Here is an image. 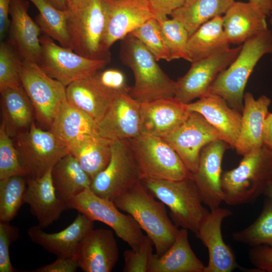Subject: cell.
<instances>
[{"label": "cell", "instance_id": "1", "mask_svg": "<svg viewBox=\"0 0 272 272\" xmlns=\"http://www.w3.org/2000/svg\"><path fill=\"white\" fill-rule=\"evenodd\" d=\"M131 215L152 241L156 255H163L172 245L179 230L169 218L165 205L157 201L141 181L114 201Z\"/></svg>", "mask_w": 272, "mask_h": 272}, {"label": "cell", "instance_id": "2", "mask_svg": "<svg viewBox=\"0 0 272 272\" xmlns=\"http://www.w3.org/2000/svg\"><path fill=\"white\" fill-rule=\"evenodd\" d=\"M121 40L120 58L134 78L130 95L140 103L174 97L175 82L161 69L142 42L130 33Z\"/></svg>", "mask_w": 272, "mask_h": 272}, {"label": "cell", "instance_id": "3", "mask_svg": "<svg viewBox=\"0 0 272 272\" xmlns=\"http://www.w3.org/2000/svg\"><path fill=\"white\" fill-rule=\"evenodd\" d=\"M272 182V150L263 146L243 156L238 166L223 172L224 201L230 206L250 203Z\"/></svg>", "mask_w": 272, "mask_h": 272}, {"label": "cell", "instance_id": "4", "mask_svg": "<svg viewBox=\"0 0 272 272\" xmlns=\"http://www.w3.org/2000/svg\"><path fill=\"white\" fill-rule=\"evenodd\" d=\"M269 53H272V33L267 29L242 44L237 57L219 74L209 93L222 98L230 107L241 113L248 79L258 61Z\"/></svg>", "mask_w": 272, "mask_h": 272}, {"label": "cell", "instance_id": "5", "mask_svg": "<svg viewBox=\"0 0 272 272\" xmlns=\"http://www.w3.org/2000/svg\"><path fill=\"white\" fill-rule=\"evenodd\" d=\"M142 184L170 210L177 227L196 233L199 224L209 212L202 206L198 188L192 178L181 180L146 179Z\"/></svg>", "mask_w": 272, "mask_h": 272}, {"label": "cell", "instance_id": "6", "mask_svg": "<svg viewBox=\"0 0 272 272\" xmlns=\"http://www.w3.org/2000/svg\"><path fill=\"white\" fill-rule=\"evenodd\" d=\"M66 27L70 48L91 59L110 60L102 48L106 12L102 0H82L68 9Z\"/></svg>", "mask_w": 272, "mask_h": 272}, {"label": "cell", "instance_id": "7", "mask_svg": "<svg viewBox=\"0 0 272 272\" xmlns=\"http://www.w3.org/2000/svg\"><path fill=\"white\" fill-rule=\"evenodd\" d=\"M129 141L141 180L192 178L177 152L161 138L141 134Z\"/></svg>", "mask_w": 272, "mask_h": 272}, {"label": "cell", "instance_id": "8", "mask_svg": "<svg viewBox=\"0 0 272 272\" xmlns=\"http://www.w3.org/2000/svg\"><path fill=\"white\" fill-rule=\"evenodd\" d=\"M69 209H74L93 221H99L110 227L115 234L136 249L145 235L142 229L129 214L120 212L114 202L94 193L90 188L68 199Z\"/></svg>", "mask_w": 272, "mask_h": 272}, {"label": "cell", "instance_id": "9", "mask_svg": "<svg viewBox=\"0 0 272 272\" xmlns=\"http://www.w3.org/2000/svg\"><path fill=\"white\" fill-rule=\"evenodd\" d=\"M15 137L16 148L27 171L28 179L42 176L70 153L67 146L50 130L37 127L34 121L27 130L17 133Z\"/></svg>", "mask_w": 272, "mask_h": 272}, {"label": "cell", "instance_id": "10", "mask_svg": "<svg viewBox=\"0 0 272 272\" xmlns=\"http://www.w3.org/2000/svg\"><path fill=\"white\" fill-rule=\"evenodd\" d=\"M141 181L129 140L111 141V157L106 167L92 180L90 189L113 201Z\"/></svg>", "mask_w": 272, "mask_h": 272}, {"label": "cell", "instance_id": "11", "mask_svg": "<svg viewBox=\"0 0 272 272\" xmlns=\"http://www.w3.org/2000/svg\"><path fill=\"white\" fill-rule=\"evenodd\" d=\"M41 57L38 64L49 77L65 86L95 75L110 60H95L79 55L71 48L59 46L49 37L40 36Z\"/></svg>", "mask_w": 272, "mask_h": 272}, {"label": "cell", "instance_id": "12", "mask_svg": "<svg viewBox=\"0 0 272 272\" xmlns=\"http://www.w3.org/2000/svg\"><path fill=\"white\" fill-rule=\"evenodd\" d=\"M20 76L37 120L50 128L60 104L66 98V87L47 75L37 63L24 59Z\"/></svg>", "mask_w": 272, "mask_h": 272}, {"label": "cell", "instance_id": "13", "mask_svg": "<svg viewBox=\"0 0 272 272\" xmlns=\"http://www.w3.org/2000/svg\"><path fill=\"white\" fill-rule=\"evenodd\" d=\"M241 47L229 48L192 62L186 74L175 82L174 98L187 104L208 94L217 76L235 59Z\"/></svg>", "mask_w": 272, "mask_h": 272}, {"label": "cell", "instance_id": "14", "mask_svg": "<svg viewBox=\"0 0 272 272\" xmlns=\"http://www.w3.org/2000/svg\"><path fill=\"white\" fill-rule=\"evenodd\" d=\"M161 138L174 149L192 174L197 169L202 149L213 141L222 140L202 115L193 111L177 129Z\"/></svg>", "mask_w": 272, "mask_h": 272}, {"label": "cell", "instance_id": "15", "mask_svg": "<svg viewBox=\"0 0 272 272\" xmlns=\"http://www.w3.org/2000/svg\"><path fill=\"white\" fill-rule=\"evenodd\" d=\"M106 22L102 41L103 51L110 55L109 49L117 41L145 22L155 18L148 0H102Z\"/></svg>", "mask_w": 272, "mask_h": 272}, {"label": "cell", "instance_id": "16", "mask_svg": "<svg viewBox=\"0 0 272 272\" xmlns=\"http://www.w3.org/2000/svg\"><path fill=\"white\" fill-rule=\"evenodd\" d=\"M141 127L140 103L127 91L117 92L97 123V133L111 141L135 138L141 134Z\"/></svg>", "mask_w": 272, "mask_h": 272}, {"label": "cell", "instance_id": "17", "mask_svg": "<svg viewBox=\"0 0 272 272\" xmlns=\"http://www.w3.org/2000/svg\"><path fill=\"white\" fill-rule=\"evenodd\" d=\"M230 146L223 140L213 141L201 150L196 171L192 178L199 191L202 202L211 211L220 207L224 201L221 186L222 163Z\"/></svg>", "mask_w": 272, "mask_h": 272}, {"label": "cell", "instance_id": "18", "mask_svg": "<svg viewBox=\"0 0 272 272\" xmlns=\"http://www.w3.org/2000/svg\"><path fill=\"white\" fill-rule=\"evenodd\" d=\"M232 214L229 209L219 207L211 210L199 224L195 234L209 253L203 272H231L238 267L234 254L222 234L223 221Z\"/></svg>", "mask_w": 272, "mask_h": 272}, {"label": "cell", "instance_id": "19", "mask_svg": "<svg viewBox=\"0 0 272 272\" xmlns=\"http://www.w3.org/2000/svg\"><path fill=\"white\" fill-rule=\"evenodd\" d=\"M118 256L112 230L92 229L80 242L75 257L84 272H110L115 266Z\"/></svg>", "mask_w": 272, "mask_h": 272}, {"label": "cell", "instance_id": "20", "mask_svg": "<svg viewBox=\"0 0 272 272\" xmlns=\"http://www.w3.org/2000/svg\"><path fill=\"white\" fill-rule=\"evenodd\" d=\"M141 134L164 137L177 129L187 118V104L172 97L140 103Z\"/></svg>", "mask_w": 272, "mask_h": 272}, {"label": "cell", "instance_id": "21", "mask_svg": "<svg viewBox=\"0 0 272 272\" xmlns=\"http://www.w3.org/2000/svg\"><path fill=\"white\" fill-rule=\"evenodd\" d=\"M190 112L202 115L220 133L231 148H235L239 135L242 114L222 98L208 93L187 104Z\"/></svg>", "mask_w": 272, "mask_h": 272}, {"label": "cell", "instance_id": "22", "mask_svg": "<svg viewBox=\"0 0 272 272\" xmlns=\"http://www.w3.org/2000/svg\"><path fill=\"white\" fill-rule=\"evenodd\" d=\"M24 0H11L9 42L23 59L38 63L41 57V29L28 13Z\"/></svg>", "mask_w": 272, "mask_h": 272}, {"label": "cell", "instance_id": "23", "mask_svg": "<svg viewBox=\"0 0 272 272\" xmlns=\"http://www.w3.org/2000/svg\"><path fill=\"white\" fill-rule=\"evenodd\" d=\"M94 221L79 213L73 222L62 230L48 233L39 225L27 230L31 240L57 257L75 256L78 244L93 229Z\"/></svg>", "mask_w": 272, "mask_h": 272}, {"label": "cell", "instance_id": "24", "mask_svg": "<svg viewBox=\"0 0 272 272\" xmlns=\"http://www.w3.org/2000/svg\"><path fill=\"white\" fill-rule=\"evenodd\" d=\"M52 169L39 178L27 180L24 203L29 205L32 214L42 228L57 221L62 213L69 209L66 203L56 194L52 179Z\"/></svg>", "mask_w": 272, "mask_h": 272}, {"label": "cell", "instance_id": "25", "mask_svg": "<svg viewBox=\"0 0 272 272\" xmlns=\"http://www.w3.org/2000/svg\"><path fill=\"white\" fill-rule=\"evenodd\" d=\"M267 17L253 3L234 1L223 16L224 31L229 43L242 44L268 29Z\"/></svg>", "mask_w": 272, "mask_h": 272}, {"label": "cell", "instance_id": "26", "mask_svg": "<svg viewBox=\"0 0 272 272\" xmlns=\"http://www.w3.org/2000/svg\"><path fill=\"white\" fill-rule=\"evenodd\" d=\"M271 100L265 95L255 99L250 92L244 93L241 128L235 148L242 156L263 146L262 131Z\"/></svg>", "mask_w": 272, "mask_h": 272}, {"label": "cell", "instance_id": "27", "mask_svg": "<svg viewBox=\"0 0 272 272\" xmlns=\"http://www.w3.org/2000/svg\"><path fill=\"white\" fill-rule=\"evenodd\" d=\"M96 74L67 85L66 96L71 104L88 114L97 123L104 114L117 92L103 86Z\"/></svg>", "mask_w": 272, "mask_h": 272}, {"label": "cell", "instance_id": "28", "mask_svg": "<svg viewBox=\"0 0 272 272\" xmlns=\"http://www.w3.org/2000/svg\"><path fill=\"white\" fill-rule=\"evenodd\" d=\"M188 230H179L174 242L162 255L154 254L148 272H203L205 265L191 249Z\"/></svg>", "mask_w": 272, "mask_h": 272}, {"label": "cell", "instance_id": "29", "mask_svg": "<svg viewBox=\"0 0 272 272\" xmlns=\"http://www.w3.org/2000/svg\"><path fill=\"white\" fill-rule=\"evenodd\" d=\"M111 140L98 133L87 134L69 145L70 153L92 179L104 170L111 157Z\"/></svg>", "mask_w": 272, "mask_h": 272}, {"label": "cell", "instance_id": "30", "mask_svg": "<svg viewBox=\"0 0 272 272\" xmlns=\"http://www.w3.org/2000/svg\"><path fill=\"white\" fill-rule=\"evenodd\" d=\"M50 130L68 145L80 137L97 133V123L88 114L65 99L60 104Z\"/></svg>", "mask_w": 272, "mask_h": 272}, {"label": "cell", "instance_id": "31", "mask_svg": "<svg viewBox=\"0 0 272 272\" xmlns=\"http://www.w3.org/2000/svg\"><path fill=\"white\" fill-rule=\"evenodd\" d=\"M223 16L202 25L189 37L187 51L190 62L196 61L230 48L224 31Z\"/></svg>", "mask_w": 272, "mask_h": 272}, {"label": "cell", "instance_id": "32", "mask_svg": "<svg viewBox=\"0 0 272 272\" xmlns=\"http://www.w3.org/2000/svg\"><path fill=\"white\" fill-rule=\"evenodd\" d=\"M51 176L57 196L65 202L88 188L92 179L70 153L52 168Z\"/></svg>", "mask_w": 272, "mask_h": 272}, {"label": "cell", "instance_id": "33", "mask_svg": "<svg viewBox=\"0 0 272 272\" xmlns=\"http://www.w3.org/2000/svg\"><path fill=\"white\" fill-rule=\"evenodd\" d=\"M3 120L8 132L16 135L33 122L34 109L23 87L0 91Z\"/></svg>", "mask_w": 272, "mask_h": 272}, {"label": "cell", "instance_id": "34", "mask_svg": "<svg viewBox=\"0 0 272 272\" xmlns=\"http://www.w3.org/2000/svg\"><path fill=\"white\" fill-rule=\"evenodd\" d=\"M235 0H193L174 10L170 15L179 22L191 36L202 25L225 14Z\"/></svg>", "mask_w": 272, "mask_h": 272}, {"label": "cell", "instance_id": "35", "mask_svg": "<svg viewBox=\"0 0 272 272\" xmlns=\"http://www.w3.org/2000/svg\"><path fill=\"white\" fill-rule=\"evenodd\" d=\"M37 9L39 14L35 22L44 35L70 48L66 27L68 9L62 11L52 6L47 0H29Z\"/></svg>", "mask_w": 272, "mask_h": 272}, {"label": "cell", "instance_id": "36", "mask_svg": "<svg viewBox=\"0 0 272 272\" xmlns=\"http://www.w3.org/2000/svg\"><path fill=\"white\" fill-rule=\"evenodd\" d=\"M232 238L251 247L266 245L272 247V199L267 198L256 220L248 227L233 233Z\"/></svg>", "mask_w": 272, "mask_h": 272}, {"label": "cell", "instance_id": "37", "mask_svg": "<svg viewBox=\"0 0 272 272\" xmlns=\"http://www.w3.org/2000/svg\"><path fill=\"white\" fill-rule=\"evenodd\" d=\"M27 187L24 176L16 175L0 180V221L10 222L24 203Z\"/></svg>", "mask_w": 272, "mask_h": 272}, {"label": "cell", "instance_id": "38", "mask_svg": "<svg viewBox=\"0 0 272 272\" xmlns=\"http://www.w3.org/2000/svg\"><path fill=\"white\" fill-rule=\"evenodd\" d=\"M154 55L157 61H171L169 51L158 20L152 18L130 33Z\"/></svg>", "mask_w": 272, "mask_h": 272}, {"label": "cell", "instance_id": "39", "mask_svg": "<svg viewBox=\"0 0 272 272\" xmlns=\"http://www.w3.org/2000/svg\"><path fill=\"white\" fill-rule=\"evenodd\" d=\"M27 175L19 152L3 121L0 127V180Z\"/></svg>", "mask_w": 272, "mask_h": 272}, {"label": "cell", "instance_id": "40", "mask_svg": "<svg viewBox=\"0 0 272 272\" xmlns=\"http://www.w3.org/2000/svg\"><path fill=\"white\" fill-rule=\"evenodd\" d=\"M157 20L168 46L171 60L182 58L191 62L187 51L189 36L184 26L173 18Z\"/></svg>", "mask_w": 272, "mask_h": 272}, {"label": "cell", "instance_id": "41", "mask_svg": "<svg viewBox=\"0 0 272 272\" xmlns=\"http://www.w3.org/2000/svg\"><path fill=\"white\" fill-rule=\"evenodd\" d=\"M15 48L9 42L0 44V91L22 86L20 67L22 60Z\"/></svg>", "mask_w": 272, "mask_h": 272}, {"label": "cell", "instance_id": "42", "mask_svg": "<svg viewBox=\"0 0 272 272\" xmlns=\"http://www.w3.org/2000/svg\"><path fill=\"white\" fill-rule=\"evenodd\" d=\"M153 243L145 235L140 247L126 250L123 253L124 265L123 272H148L153 255Z\"/></svg>", "mask_w": 272, "mask_h": 272}, {"label": "cell", "instance_id": "43", "mask_svg": "<svg viewBox=\"0 0 272 272\" xmlns=\"http://www.w3.org/2000/svg\"><path fill=\"white\" fill-rule=\"evenodd\" d=\"M19 230L10 222L0 221V272H14L9 254L11 244L19 238Z\"/></svg>", "mask_w": 272, "mask_h": 272}, {"label": "cell", "instance_id": "44", "mask_svg": "<svg viewBox=\"0 0 272 272\" xmlns=\"http://www.w3.org/2000/svg\"><path fill=\"white\" fill-rule=\"evenodd\" d=\"M100 82L105 87L114 91H127L130 88L126 83L124 74L120 71L110 69L96 74Z\"/></svg>", "mask_w": 272, "mask_h": 272}, {"label": "cell", "instance_id": "45", "mask_svg": "<svg viewBox=\"0 0 272 272\" xmlns=\"http://www.w3.org/2000/svg\"><path fill=\"white\" fill-rule=\"evenodd\" d=\"M248 255L256 268L261 271L272 272V247L266 245L252 247Z\"/></svg>", "mask_w": 272, "mask_h": 272}, {"label": "cell", "instance_id": "46", "mask_svg": "<svg viewBox=\"0 0 272 272\" xmlns=\"http://www.w3.org/2000/svg\"><path fill=\"white\" fill-rule=\"evenodd\" d=\"M157 20L166 19L168 15L183 6L185 0H148Z\"/></svg>", "mask_w": 272, "mask_h": 272}, {"label": "cell", "instance_id": "47", "mask_svg": "<svg viewBox=\"0 0 272 272\" xmlns=\"http://www.w3.org/2000/svg\"><path fill=\"white\" fill-rule=\"evenodd\" d=\"M78 267L79 264L75 256L61 257H57L51 263L42 266L31 271L76 272Z\"/></svg>", "mask_w": 272, "mask_h": 272}, {"label": "cell", "instance_id": "48", "mask_svg": "<svg viewBox=\"0 0 272 272\" xmlns=\"http://www.w3.org/2000/svg\"><path fill=\"white\" fill-rule=\"evenodd\" d=\"M11 0H0V38L3 40L9 30L11 20L9 19Z\"/></svg>", "mask_w": 272, "mask_h": 272}, {"label": "cell", "instance_id": "49", "mask_svg": "<svg viewBox=\"0 0 272 272\" xmlns=\"http://www.w3.org/2000/svg\"><path fill=\"white\" fill-rule=\"evenodd\" d=\"M262 140L263 146L272 150V113L269 112L264 120Z\"/></svg>", "mask_w": 272, "mask_h": 272}, {"label": "cell", "instance_id": "50", "mask_svg": "<svg viewBox=\"0 0 272 272\" xmlns=\"http://www.w3.org/2000/svg\"><path fill=\"white\" fill-rule=\"evenodd\" d=\"M259 7L267 15L270 16L272 13V0H248Z\"/></svg>", "mask_w": 272, "mask_h": 272}, {"label": "cell", "instance_id": "51", "mask_svg": "<svg viewBox=\"0 0 272 272\" xmlns=\"http://www.w3.org/2000/svg\"><path fill=\"white\" fill-rule=\"evenodd\" d=\"M52 6L60 10L68 9L69 0H47Z\"/></svg>", "mask_w": 272, "mask_h": 272}, {"label": "cell", "instance_id": "52", "mask_svg": "<svg viewBox=\"0 0 272 272\" xmlns=\"http://www.w3.org/2000/svg\"><path fill=\"white\" fill-rule=\"evenodd\" d=\"M263 195L267 198L272 199V182L270 183L267 189L265 190Z\"/></svg>", "mask_w": 272, "mask_h": 272}, {"label": "cell", "instance_id": "53", "mask_svg": "<svg viewBox=\"0 0 272 272\" xmlns=\"http://www.w3.org/2000/svg\"><path fill=\"white\" fill-rule=\"evenodd\" d=\"M82 0H69L68 9L71 8L79 4Z\"/></svg>", "mask_w": 272, "mask_h": 272}, {"label": "cell", "instance_id": "54", "mask_svg": "<svg viewBox=\"0 0 272 272\" xmlns=\"http://www.w3.org/2000/svg\"><path fill=\"white\" fill-rule=\"evenodd\" d=\"M270 17V19H269V23H270V24L271 27L272 28V13L271 14ZM271 62H272V59H271Z\"/></svg>", "mask_w": 272, "mask_h": 272}, {"label": "cell", "instance_id": "55", "mask_svg": "<svg viewBox=\"0 0 272 272\" xmlns=\"http://www.w3.org/2000/svg\"><path fill=\"white\" fill-rule=\"evenodd\" d=\"M192 1H193V0H185V3H186V4H187V3H190V2H192Z\"/></svg>", "mask_w": 272, "mask_h": 272}]
</instances>
